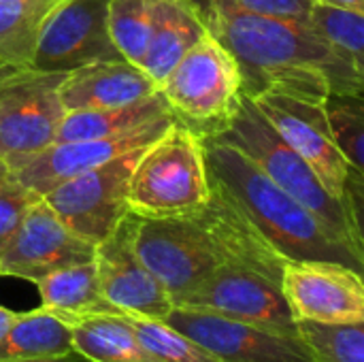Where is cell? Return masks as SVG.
I'll return each instance as SVG.
<instances>
[{
    "mask_svg": "<svg viewBox=\"0 0 364 362\" xmlns=\"http://www.w3.org/2000/svg\"><path fill=\"white\" fill-rule=\"evenodd\" d=\"M175 122V117H160L156 122L143 124L136 130L107 137V139H83V141H64L53 143L51 147L36 154L23 166L13 171V175L36 194L45 196L60 183L139 147L154 143L162 132Z\"/></svg>",
    "mask_w": 364,
    "mask_h": 362,
    "instance_id": "2e32d148",
    "label": "cell"
},
{
    "mask_svg": "<svg viewBox=\"0 0 364 362\" xmlns=\"http://www.w3.org/2000/svg\"><path fill=\"white\" fill-rule=\"evenodd\" d=\"M250 100L273 130L314 169L324 188L341 198L348 175L354 169L337 149L322 105L277 92H262Z\"/></svg>",
    "mask_w": 364,
    "mask_h": 362,
    "instance_id": "4fadbf2b",
    "label": "cell"
},
{
    "mask_svg": "<svg viewBox=\"0 0 364 362\" xmlns=\"http://www.w3.org/2000/svg\"><path fill=\"white\" fill-rule=\"evenodd\" d=\"M207 139L228 143L245 154L275 186L307 207L341 243L364 258V243L356 239L341 198L324 188L314 169L273 130L250 98L243 96L232 122L220 134Z\"/></svg>",
    "mask_w": 364,
    "mask_h": 362,
    "instance_id": "277c9868",
    "label": "cell"
},
{
    "mask_svg": "<svg viewBox=\"0 0 364 362\" xmlns=\"http://www.w3.org/2000/svg\"><path fill=\"white\" fill-rule=\"evenodd\" d=\"M211 198L207 207L196 213L205 233L209 235L222 265H235L260 273L262 277L279 284L286 258L260 235L241 207L228 192L209 175Z\"/></svg>",
    "mask_w": 364,
    "mask_h": 362,
    "instance_id": "e0dca14e",
    "label": "cell"
},
{
    "mask_svg": "<svg viewBox=\"0 0 364 362\" xmlns=\"http://www.w3.org/2000/svg\"><path fill=\"white\" fill-rule=\"evenodd\" d=\"M94 260V245L77 237L41 196L0 250V277L36 284L53 271Z\"/></svg>",
    "mask_w": 364,
    "mask_h": 362,
    "instance_id": "5bb4252c",
    "label": "cell"
},
{
    "mask_svg": "<svg viewBox=\"0 0 364 362\" xmlns=\"http://www.w3.org/2000/svg\"><path fill=\"white\" fill-rule=\"evenodd\" d=\"M296 335L311 362H364V322L324 324L299 320Z\"/></svg>",
    "mask_w": 364,
    "mask_h": 362,
    "instance_id": "4316f807",
    "label": "cell"
},
{
    "mask_svg": "<svg viewBox=\"0 0 364 362\" xmlns=\"http://www.w3.org/2000/svg\"><path fill=\"white\" fill-rule=\"evenodd\" d=\"M66 73L17 68L0 81V160L13 173L58 139Z\"/></svg>",
    "mask_w": 364,
    "mask_h": 362,
    "instance_id": "8992f818",
    "label": "cell"
},
{
    "mask_svg": "<svg viewBox=\"0 0 364 362\" xmlns=\"http://www.w3.org/2000/svg\"><path fill=\"white\" fill-rule=\"evenodd\" d=\"M173 307L296 335V320L290 314L279 284L235 265L215 267L198 284L173 297Z\"/></svg>",
    "mask_w": 364,
    "mask_h": 362,
    "instance_id": "52a82bcc",
    "label": "cell"
},
{
    "mask_svg": "<svg viewBox=\"0 0 364 362\" xmlns=\"http://www.w3.org/2000/svg\"><path fill=\"white\" fill-rule=\"evenodd\" d=\"M109 0H64L45 21L28 68L70 73L87 64L124 60L107 28Z\"/></svg>",
    "mask_w": 364,
    "mask_h": 362,
    "instance_id": "8fae6325",
    "label": "cell"
},
{
    "mask_svg": "<svg viewBox=\"0 0 364 362\" xmlns=\"http://www.w3.org/2000/svg\"><path fill=\"white\" fill-rule=\"evenodd\" d=\"M15 320H17V312H11L0 305V337L15 324Z\"/></svg>",
    "mask_w": 364,
    "mask_h": 362,
    "instance_id": "d6a6232c",
    "label": "cell"
},
{
    "mask_svg": "<svg viewBox=\"0 0 364 362\" xmlns=\"http://www.w3.org/2000/svg\"><path fill=\"white\" fill-rule=\"evenodd\" d=\"M211 198L203 141L173 122L149 143L130 175L126 205L139 218H179L200 213Z\"/></svg>",
    "mask_w": 364,
    "mask_h": 362,
    "instance_id": "3957f363",
    "label": "cell"
},
{
    "mask_svg": "<svg viewBox=\"0 0 364 362\" xmlns=\"http://www.w3.org/2000/svg\"><path fill=\"white\" fill-rule=\"evenodd\" d=\"M162 322L200 344L220 362H311L299 335L181 307H173Z\"/></svg>",
    "mask_w": 364,
    "mask_h": 362,
    "instance_id": "9a60e30c",
    "label": "cell"
},
{
    "mask_svg": "<svg viewBox=\"0 0 364 362\" xmlns=\"http://www.w3.org/2000/svg\"><path fill=\"white\" fill-rule=\"evenodd\" d=\"M333 141L352 169L364 171V102L354 94H328L322 102Z\"/></svg>",
    "mask_w": 364,
    "mask_h": 362,
    "instance_id": "f1b7e54d",
    "label": "cell"
},
{
    "mask_svg": "<svg viewBox=\"0 0 364 362\" xmlns=\"http://www.w3.org/2000/svg\"><path fill=\"white\" fill-rule=\"evenodd\" d=\"M134 252L171 294V301L222 265L196 215L139 218Z\"/></svg>",
    "mask_w": 364,
    "mask_h": 362,
    "instance_id": "9c48e42d",
    "label": "cell"
},
{
    "mask_svg": "<svg viewBox=\"0 0 364 362\" xmlns=\"http://www.w3.org/2000/svg\"><path fill=\"white\" fill-rule=\"evenodd\" d=\"M64 0H0V60L28 68L41 30Z\"/></svg>",
    "mask_w": 364,
    "mask_h": 362,
    "instance_id": "cb8c5ba5",
    "label": "cell"
},
{
    "mask_svg": "<svg viewBox=\"0 0 364 362\" xmlns=\"http://www.w3.org/2000/svg\"><path fill=\"white\" fill-rule=\"evenodd\" d=\"M207 34L192 0H154V28L141 68L160 87L171 68Z\"/></svg>",
    "mask_w": 364,
    "mask_h": 362,
    "instance_id": "d6986e66",
    "label": "cell"
},
{
    "mask_svg": "<svg viewBox=\"0 0 364 362\" xmlns=\"http://www.w3.org/2000/svg\"><path fill=\"white\" fill-rule=\"evenodd\" d=\"M158 90L175 122L200 139L220 134L243 102L239 66L209 32L171 68Z\"/></svg>",
    "mask_w": 364,
    "mask_h": 362,
    "instance_id": "5b68a950",
    "label": "cell"
},
{
    "mask_svg": "<svg viewBox=\"0 0 364 362\" xmlns=\"http://www.w3.org/2000/svg\"><path fill=\"white\" fill-rule=\"evenodd\" d=\"M136 341L154 362H220L209 350L162 320L126 316Z\"/></svg>",
    "mask_w": 364,
    "mask_h": 362,
    "instance_id": "83f0119b",
    "label": "cell"
},
{
    "mask_svg": "<svg viewBox=\"0 0 364 362\" xmlns=\"http://www.w3.org/2000/svg\"><path fill=\"white\" fill-rule=\"evenodd\" d=\"M6 171H9V169H6V164H4V162L0 160V175H2V173H6Z\"/></svg>",
    "mask_w": 364,
    "mask_h": 362,
    "instance_id": "d590c367",
    "label": "cell"
},
{
    "mask_svg": "<svg viewBox=\"0 0 364 362\" xmlns=\"http://www.w3.org/2000/svg\"><path fill=\"white\" fill-rule=\"evenodd\" d=\"M15 362H94L85 358L83 354H79L77 350H70L66 354L60 356H43V358H28V361H15Z\"/></svg>",
    "mask_w": 364,
    "mask_h": 362,
    "instance_id": "1f68e13d",
    "label": "cell"
},
{
    "mask_svg": "<svg viewBox=\"0 0 364 362\" xmlns=\"http://www.w3.org/2000/svg\"><path fill=\"white\" fill-rule=\"evenodd\" d=\"M38 198L41 194L26 188L11 171L0 175V250L11 241L26 213Z\"/></svg>",
    "mask_w": 364,
    "mask_h": 362,
    "instance_id": "f546056e",
    "label": "cell"
},
{
    "mask_svg": "<svg viewBox=\"0 0 364 362\" xmlns=\"http://www.w3.org/2000/svg\"><path fill=\"white\" fill-rule=\"evenodd\" d=\"M279 288L296 322H364L363 273L352 267L328 260H286Z\"/></svg>",
    "mask_w": 364,
    "mask_h": 362,
    "instance_id": "30bf717a",
    "label": "cell"
},
{
    "mask_svg": "<svg viewBox=\"0 0 364 362\" xmlns=\"http://www.w3.org/2000/svg\"><path fill=\"white\" fill-rule=\"evenodd\" d=\"M209 175L241 207L286 260H328L363 273L364 258L341 243L307 207L275 186L245 154L215 139H200Z\"/></svg>",
    "mask_w": 364,
    "mask_h": 362,
    "instance_id": "7a4b0ae2",
    "label": "cell"
},
{
    "mask_svg": "<svg viewBox=\"0 0 364 362\" xmlns=\"http://www.w3.org/2000/svg\"><path fill=\"white\" fill-rule=\"evenodd\" d=\"M311 2H326V4L346 6V9H352V11H360V13H364V0H311Z\"/></svg>",
    "mask_w": 364,
    "mask_h": 362,
    "instance_id": "836d02e7",
    "label": "cell"
},
{
    "mask_svg": "<svg viewBox=\"0 0 364 362\" xmlns=\"http://www.w3.org/2000/svg\"><path fill=\"white\" fill-rule=\"evenodd\" d=\"M160 117H173L171 107L160 94V90L154 96L132 105L87 109V111H66L60 122L55 143L117 137L136 130L143 124L156 122Z\"/></svg>",
    "mask_w": 364,
    "mask_h": 362,
    "instance_id": "44dd1931",
    "label": "cell"
},
{
    "mask_svg": "<svg viewBox=\"0 0 364 362\" xmlns=\"http://www.w3.org/2000/svg\"><path fill=\"white\" fill-rule=\"evenodd\" d=\"M107 28L117 53L141 66L154 28V0H109Z\"/></svg>",
    "mask_w": 364,
    "mask_h": 362,
    "instance_id": "d4e9b609",
    "label": "cell"
},
{
    "mask_svg": "<svg viewBox=\"0 0 364 362\" xmlns=\"http://www.w3.org/2000/svg\"><path fill=\"white\" fill-rule=\"evenodd\" d=\"M13 70H17V68H13V66H9L6 62H2V60H0V81H2L4 77H9Z\"/></svg>",
    "mask_w": 364,
    "mask_h": 362,
    "instance_id": "e575fe53",
    "label": "cell"
},
{
    "mask_svg": "<svg viewBox=\"0 0 364 362\" xmlns=\"http://www.w3.org/2000/svg\"><path fill=\"white\" fill-rule=\"evenodd\" d=\"M235 58L243 96L277 92L322 105L328 94L363 96L364 73L320 38L307 21L252 13L232 0H192Z\"/></svg>",
    "mask_w": 364,
    "mask_h": 362,
    "instance_id": "6da1fadb",
    "label": "cell"
},
{
    "mask_svg": "<svg viewBox=\"0 0 364 362\" xmlns=\"http://www.w3.org/2000/svg\"><path fill=\"white\" fill-rule=\"evenodd\" d=\"M136 222L139 215L128 211L119 224L94 245V267L100 292L126 316L164 320L173 309V301L134 252Z\"/></svg>",
    "mask_w": 364,
    "mask_h": 362,
    "instance_id": "7c38bea8",
    "label": "cell"
},
{
    "mask_svg": "<svg viewBox=\"0 0 364 362\" xmlns=\"http://www.w3.org/2000/svg\"><path fill=\"white\" fill-rule=\"evenodd\" d=\"M70 350V326L43 307L17 314L15 324L0 337V362L60 356Z\"/></svg>",
    "mask_w": 364,
    "mask_h": 362,
    "instance_id": "603a6c76",
    "label": "cell"
},
{
    "mask_svg": "<svg viewBox=\"0 0 364 362\" xmlns=\"http://www.w3.org/2000/svg\"><path fill=\"white\" fill-rule=\"evenodd\" d=\"M158 92L154 79L126 60H109L66 73L60 85L64 111L122 107L145 100Z\"/></svg>",
    "mask_w": 364,
    "mask_h": 362,
    "instance_id": "ac0fdd59",
    "label": "cell"
},
{
    "mask_svg": "<svg viewBox=\"0 0 364 362\" xmlns=\"http://www.w3.org/2000/svg\"><path fill=\"white\" fill-rule=\"evenodd\" d=\"M307 23L337 53L364 73V13L326 2H311Z\"/></svg>",
    "mask_w": 364,
    "mask_h": 362,
    "instance_id": "484cf974",
    "label": "cell"
},
{
    "mask_svg": "<svg viewBox=\"0 0 364 362\" xmlns=\"http://www.w3.org/2000/svg\"><path fill=\"white\" fill-rule=\"evenodd\" d=\"M145 147L119 154L60 183L43 196L45 203L77 237L92 245L100 243L128 213L130 175Z\"/></svg>",
    "mask_w": 364,
    "mask_h": 362,
    "instance_id": "ba28073f",
    "label": "cell"
},
{
    "mask_svg": "<svg viewBox=\"0 0 364 362\" xmlns=\"http://www.w3.org/2000/svg\"><path fill=\"white\" fill-rule=\"evenodd\" d=\"M36 288L41 294V307L49 309L64 322L96 314L126 316L102 297L94 260L53 271L38 280Z\"/></svg>",
    "mask_w": 364,
    "mask_h": 362,
    "instance_id": "ffe728a7",
    "label": "cell"
},
{
    "mask_svg": "<svg viewBox=\"0 0 364 362\" xmlns=\"http://www.w3.org/2000/svg\"><path fill=\"white\" fill-rule=\"evenodd\" d=\"M245 11L284 17V19H299L307 21L311 0H232Z\"/></svg>",
    "mask_w": 364,
    "mask_h": 362,
    "instance_id": "4dcf8cb0",
    "label": "cell"
},
{
    "mask_svg": "<svg viewBox=\"0 0 364 362\" xmlns=\"http://www.w3.org/2000/svg\"><path fill=\"white\" fill-rule=\"evenodd\" d=\"M73 350L94 362H154L136 341L126 316L96 314L66 322Z\"/></svg>",
    "mask_w": 364,
    "mask_h": 362,
    "instance_id": "7402d4cb",
    "label": "cell"
}]
</instances>
